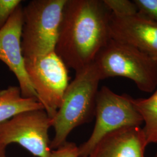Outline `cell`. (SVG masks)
Wrapping results in <instances>:
<instances>
[{
	"label": "cell",
	"mask_w": 157,
	"mask_h": 157,
	"mask_svg": "<svg viewBox=\"0 0 157 157\" xmlns=\"http://www.w3.org/2000/svg\"><path fill=\"white\" fill-rule=\"evenodd\" d=\"M23 23V7L21 5L0 30V60L15 75L23 97L37 99L29 78L23 55L21 45Z\"/></svg>",
	"instance_id": "obj_8"
},
{
	"label": "cell",
	"mask_w": 157,
	"mask_h": 157,
	"mask_svg": "<svg viewBox=\"0 0 157 157\" xmlns=\"http://www.w3.org/2000/svg\"><path fill=\"white\" fill-rule=\"evenodd\" d=\"M7 146L0 144V157H6V148Z\"/></svg>",
	"instance_id": "obj_17"
},
{
	"label": "cell",
	"mask_w": 157,
	"mask_h": 157,
	"mask_svg": "<svg viewBox=\"0 0 157 157\" xmlns=\"http://www.w3.org/2000/svg\"><path fill=\"white\" fill-rule=\"evenodd\" d=\"M148 144L141 126L125 127L103 137L88 157H145Z\"/></svg>",
	"instance_id": "obj_10"
},
{
	"label": "cell",
	"mask_w": 157,
	"mask_h": 157,
	"mask_svg": "<svg viewBox=\"0 0 157 157\" xmlns=\"http://www.w3.org/2000/svg\"><path fill=\"white\" fill-rule=\"evenodd\" d=\"M154 157H157V153L156 154V155L154 156Z\"/></svg>",
	"instance_id": "obj_18"
},
{
	"label": "cell",
	"mask_w": 157,
	"mask_h": 157,
	"mask_svg": "<svg viewBox=\"0 0 157 157\" xmlns=\"http://www.w3.org/2000/svg\"><path fill=\"white\" fill-rule=\"evenodd\" d=\"M127 94L119 95L104 86L97 94L95 123L89 139L78 147L79 157H88L95 145L107 134L125 127L141 126L143 118Z\"/></svg>",
	"instance_id": "obj_5"
},
{
	"label": "cell",
	"mask_w": 157,
	"mask_h": 157,
	"mask_svg": "<svg viewBox=\"0 0 157 157\" xmlns=\"http://www.w3.org/2000/svg\"><path fill=\"white\" fill-rule=\"evenodd\" d=\"M50 157H79L78 147L73 142L67 141L58 148L51 150Z\"/></svg>",
	"instance_id": "obj_16"
},
{
	"label": "cell",
	"mask_w": 157,
	"mask_h": 157,
	"mask_svg": "<svg viewBox=\"0 0 157 157\" xmlns=\"http://www.w3.org/2000/svg\"><path fill=\"white\" fill-rule=\"evenodd\" d=\"M52 119L44 109L21 113L0 124V144L16 143L34 156L50 157L49 129Z\"/></svg>",
	"instance_id": "obj_7"
},
{
	"label": "cell",
	"mask_w": 157,
	"mask_h": 157,
	"mask_svg": "<svg viewBox=\"0 0 157 157\" xmlns=\"http://www.w3.org/2000/svg\"><path fill=\"white\" fill-rule=\"evenodd\" d=\"M138 12L157 22V0H134Z\"/></svg>",
	"instance_id": "obj_15"
},
{
	"label": "cell",
	"mask_w": 157,
	"mask_h": 157,
	"mask_svg": "<svg viewBox=\"0 0 157 157\" xmlns=\"http://www.w3.org/2000/svg\"><path fill=\"white\" fill-rule=\"evenodd\" d=\"M111 12L104 0H67L56 52L68 68L78 72L91 65L111 40Z\"/></svg>",
	"instance_id": "obj_1"
},
{
	"label": "cell",
	"mask_w": 157,
	"mask_h": 157,
	"mask_svg": "<svg viewBox=\"0 0 157 157\" xmlns=\"http://www.w3.org/2000/svg\"><path fill=\"white\" fill-rule=\"evenodd\" d=\"M21 5V0H0V30L4 28L12 13Z\"/></svg>",
	"instance_id": "obj_14"
},
{
	"label": "cell",
	"mask_w": 157,
	"mask_h": 157,
	"mask_svg": "<svg viewBox=\"0 0 157 157\" xmlns=\"http://www.w3.org/2000/svg\"><path fill=\"white\" fill-rule=\"evenodd\" d=\"M37 109L44 108L38 99L23 97L19 86L0 90V124L21 113Z\"/></svg>",
	"instance_id": "obj_11"
},
{
	"label": "cell",
	"mask_w": 157,
	"mask_h": 157,
	"mask_svg": "<svg viewBox=\"0 0 157 157\" xmlns=\"http://www.w3.org/2000/svg\"><path fill=\"white\" fill-rule=\"evenodd\" d=\"M112 39L132 45L157 62V22L140 13L128 17L111 14Z\"/></svg>",
	"instance_id": "obj_9"
},
{
	"label": "cell",
	"mask_w": 157,
	"mask_h": 157,
	"mask_svg": "<svg viewBox=\"0 0 157 157\" xmlns=\"http://www.w3.org/2000/svg\"><path fill=\"white\" fill-rule=\"evenodd\" d=\"M67 0H33L23 7L21 45L25 59L56 51Z\"/></svg>",
	"instance_id": "obj_4"
},
{
	"label": "cell",
	"mask_w": 157,
	"mask_h": 157,
	"mask_svg": "<svg viewBox=\"0 0 157 157\" xmlns=\"http://www.w3.org/2000/svg\"><path fill=\"white\" fill-rule=\"evenodd\" d=\"M132 101L143 118L142 129L148 144L157 143V87L149 97H132Z\"/></svg>",
	"instance_id": "obj_12"
},
{
	"label": "cell",
	"mask_w": 157,
	"mask_h": 157,
	"mask_svg": "<svg viewBox=\"0 0 157 157\" xmlns=\"http://www.w3.org/2000/svg\"><path fill=\"white\" fill-rule=\"evenodd\" d=\"M29 78L37 99L52 119L62 104L69 84L68 67L56 52L30 59H25Z\"/></svg>",
	"instance_id": "obj_6"
},
{
	"label": "cell",
	"mask_w": 157,
	"mask_h": 157,
	"mask_svg": "<svg viewBox=\"0 0 157 157\" xmlns=\"http://www.w3.org/2000/svg\"><path fill=\"white\" fill-rule=\"evenodd\" d=\"M104 3L116 17H128L138 13L137 6L133 1L129 0H104Z\"/></svg>",
	"instance_id": "obj_13"
},
{
	"label": "cell",
	"mask_w": 157,
	"mask_h": 157,
	"mask_svg": "<svg viewBox=\"0 0 157 157\" xmlns=\"http://www.w3.org/2000/svg\"></svg>",
	"instance_id": "obj_19"
},
{
	"label": "cell",
	"mask_w": 157,
	"mask_h": 157,
	"mask_svg": "<svg viewBox=\"0 0 157 157\" xmlns=\"http://www.w3.org/2000/svg\"><path fill=\"white\" fill-rule=\"evenodd\" d=\"M93 63L101 80L122 77L141 91L152 93L157 89V62L132 45L111 39Z\"/></svg>",
	"instance_id": "obj_3"
},
{
	"label": "cell",
	"mask_w": 157,
	"mask_h": 157,
	"mask_svg": "<svg viewBox=\"0 0 157 157\" xmlns=\"http://www.w3.org/2000/svg\"><path fill=\"white\" fill-rule=\"evenodd\" d=\"M100 80L93 63L76 72L75 78L65 90L61 106L52 119L55 136L51 141V149L67 142V136L75 128L91 121L95 115Z\"/></svg>",
	"instance_id": "obj_2"
}]
</instances>
